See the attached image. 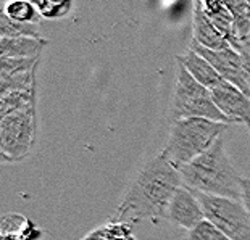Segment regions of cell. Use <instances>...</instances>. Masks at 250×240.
<instances>
[{"label": "cell", "mask_w": 250, "mask_h": 240, "mask_svg": "<svg viewBox=\"0 0 250 240\" xmlns=\"http://www.w3.org/2000/svg\"><path fill=\"white\" fill-rule=\"evenodd\" d=\"M186 240H231L225 232H221L213 222L204 220L197 224L194 229H190L186 236Z\"/></svg>", "instance_id": "cell-20"}, {"label": "cell", "mask_w": 250, "mask_h": 240, "mask_svg": "<svg viewBox=\"0 0 250 240\" xmlns=\"http://www.w3.org/2000/svg\"><path fill=\"white\" fill-rule=\"evenodd\" d=\"M39 10L41 17L47 20H58L71 12L73 0H29Z\"/></svg>", "instance_id": "cell-19"}, {"label": "cell", "mask_w": 250, "mask_h": 240, "mask_svg": "<svg viewBox=\"0 0 250 240\" xmlns=\"http://www.w3.org/2000/svg\"><path fill=\"white\" fill-rule=\"evenodd\" d=\"M176 61L183 63V66L190 73V76H192L195 81H199L202 86H205L207 89H213L221 81H225V79L218 74L216 69L211 66L204 57L199 55V53L192 49H189L186 53H183V55H178Z\"/></svg>", "instance_id": "cell-12"}, {"label": "cell", "mask_w": 250, "mask_h": 240, "mask_svg": "<svg viewBox=\"0 0 250 240\" xmlns=\"http://www.w3.org/2000/svg\"><path fill=\"white\" fill-rule=\"evenodd\" d=\"M37 143V103L0 120V153L7 163L26 160Z\"/></svg>", "instance_id": "cell-5"}, {"label": "cell", "mask_w": 250, "mask_h": 240, "mask_svg": "<svg viewBox=\"0 0 250 240\" xmlns=\"http://www.w3.org/2000/svg\"><path fill=\"white\" fill-rule=\"evenodd\" d=\"M231 124L207 118H184L171 122L160 155L178 169L207 152Z\"/></svg>", "instance_id": "cell-3"}, {"label": "cell", "mask_w": 250, "mask_h": 240, "mask_svg": "<svg viewBox=\"0 0 250 240\" xmlns=\"http://www.w3.org/2000/svg\"><path fill=\"white\" fill-rule=\"evenodd\" d=\"M242 53V65H244V76H246V81L249 84V89H250V55L247 53Z\"/></svg>", "instance_id": "cell-23"}, {"label": "cell", "mask_w": 250, "mask_h": 240, "mask_svg": "<svg viewBox=\"0 0 250 240\" xmlns=\"http://www.w3.org/2000/svg\"><path fill=\"white\" fill-rule=\"evenodd\" d=\"M192 40L211 50H225L231 47L229 42L226 40V37L220 33V29H218L216 26L211 23V20L205 15L202 7H194Z\"/></svg>", "instance_id": "cell-11"}, {"label": "cell", "mask_w": 250, "mask_h": 240, "mask_svg": "<svg viewBox=\"0 0 250 240\" xmlns=\"http://www.w3.org/2000/svg\"><path fill=\"white\" fill-rule=\"evenodd\" d=\"M249 132H250V129H249Z\"/></svg>", "instance_id": "cell-26"}, {"label": "cell", "mask_w": 250, "mask_h": 240, "mask_svg": "<svg viewBox=\"0 0 250 240\" xmlns=\"http://www.w3.org/2000/svg\"><path fill=\"white\" fill-rule=\"evenodd\" d=\"M189 49L195 50L199 55H202L207 61L213 66L218 74L225 79V81L237 86L242 92H246L250 97V89L249 84L246 81V76H244V65H242V53L232 49H225V50H211L207 49V47L197 44L195 40L190 42Z\"/></svg>", "instance_id": "cell-8"}, {"label": "cell", "mask_w": 250, "mask_h": 240, "mask_svg": "<svg viewBox=\"0 0 250 240\" xmlns=\"http://www.w3.org/2000/svg\"><path fill=\"white\" fill-rule=\"evenodd\" d=\"M184 118H207L231 124L215 105L210 89L195 81L183 63L176 61V86L169 108V121L174 122Z\"/></svg>", "instance_id": "cell-4"}, {"label": "cell", "mask_w": 250, "mask_h": 240, "mask_svg": "<svg viewBox=\"0 0 250 240\" xmlns=\"http://www.w3.org/2000/svg\"><path fill=\"white\" fill-rule=\"evenodd\" d=\"M81 240H108V234H107V227L100 226L97 229H94V231H90L87 236H84Z\"/></svg>", "instance_id": "cell-22"}, {"label": "cell", "mask_w": 250, "mask_h": 240, "mask_svg": "<svg viewBox=\"0 0 250 240\" xmlns=\"http://www.w3.org/2000/svg\"><path fill=\"white\" fill-rule=\"evenodd\" d=\"M241 52H244V53H247V55H250V36L247 37L246 40L242 42V45H241Z\"/></svg>", "instance_id": "cell-24"}, {"label": "cell", "mask_w": 250, "mask_h": 240, "mask_svg": "<svg viewBox=\"0 0 250 240\" xmlns=\"http://www.w3.org/2000/svg\"><path fill=\"white\" fill-rule=\"evenodd\" d=\"M165 220L188 232L204 221L205 211L202 208L200 200L197 199L195 192L189 189L188 185H181L169 201Z\"/></svg>", "instance_id": "cell-10"}, {"label": "cell", "mask_w": 250, "mask_h": 240, "mask_svg": "<svg viewBox=\"0 0 250 240\" xmlns=\"http://www.w3.org/2000/svg\"><path fill=\"white\" fill-rule=\"evenodd\" d=\"M41 57L33 58H2L0 57V95L24 90H37V73Z\"/></svg>", "instance_id": "cell-7"}, {"label": "cell", "mask_w": 250, "mask_h": 240, "mask_svg": "<svg viewBox=\"0 0 250 240\" xmlns=\"http://www.w3.org/2000/svg\"><path fill=\"white\" fill-rule=\"evenodd\" d=\"M2 240H37L41 232L29 220L20 215L3 216Z\"/></svg>", "instance_id": "cell-14"}, {"label": "cell", "mask_w": 250, "mask_h": 240, "mask_svg": "<svg viewBox=\"0 0 250 240\" xmlns=\"http://www.w3.org/2000/svg\"><path fill=\"white\" fill-rule=\"evenodd\" d=\"M194 192L205 211V220L213 222L231 240H250V216L241 200Z\"/></svg>", "instance_id": "cell-6"}, {"label": "cell", "mask_w": 250, "mask_h": 240, "mask_svg": "<svg viewBox=\"0 0 250 240\" xmlns=\"http://www.w3.org/2000/svg\"><path fill=\"white\" fill-rule=\"evenodd\" d=\"M0 37H34L41 39V31L37 23H20L2 12L0 15Z\"/></svg>", "instance_id": "cell-17"}, {"label": "cell", "mask_w": 250, "mask_h": 240, "mask_svg": "<svg viewBox=\"0 0 250 240\" xmlns=\"http://www.w3.org/2000/svg\"><path fill=\"white\" fill-rule=\"evenodd\" d=\"M225 7L229 10L231 17L236 26V33L239 40L242 42L250 36V7L246 0H223ZM241 52V50H239Z\"/></svg>", "instance_id": "cell-16"}, {"label": "cell", "mask_w": 250, "mask_h": 240, "mask_svg": "<svg viewBox=\"0 0 250 240\" xmlns=\"http://www.w3.org/2000/svg\"><path fill=\"white\" fill-rule=\"evenodd\" d=\"M200 3V0H194V5H199Z\"/></svg>", "instance_id": "cell-25"}, {"label": "cell", "mask_w": 250, "mask_h": 240, "mask_svg": "<svg viewBox=\"0 0 250 240\" xmlns=\"http://www.w3.org/2000/svg\"><path fill=\"white\" fill-rule=\"evenodd\" d=\"M218 110L229 120L231 124H246L250 127V97L228 81H221L210 89Z\"/></svg>", "instance_id": "cell-9"}, {"label": "cell", "mask_w": 250, "mask_h": 240, "mask_svg": "<svg viewBox=\"0 0 250 240\" xmlns=\"http://www.w3.org/2000/svg\"><path fill=\"white\" fill-rule=\"evenodd\" d=\"M37 103V90L24 92V90H13V92L0 95V116H8L17 111H21L28 106Z\"/></svg>", "instance_id": "cell-15"}, {"label": "cell", "mask_w": 250, "mask_h": 240, "mask_svg": "<svg viewBox=\"0 0 250 240\" xmlns=\"http://www.w3.org/2000/svg\"><path fill=\"white\" fill-rule=\"evenodd\" d=\"M241 201L250 216V178H242L241 180Z\"/></svg>", "instance_id": "cell-21"}, {"label": "cell", "mask_w": 250, "mask_h": 240, "mask_svg": "<svg viewBox=\"0 0 250 240\" xmlns=\"http://www.w3.org/2000/svg\"><path fill=\"white\" fill-rule=\"evenodd\" d=\"M2 12L20 23H37L39 21V10H37L29 0H7L3 3Z\"/></svg>", "instance_id": "cell-18"}, {"label": "cell", "mask_w": 250, "mask_h": 240, "mask_svg": "<svg viewBox=\"0 0 250 240\" xmlns=\"http://www.w3.org/2000/svg\"><path fill=\"white\" fill-rule=\"evenodd\" d=\"M249 129H250V127H249Z\"/></svg>", "instance_id": "cell-27"}, {"label": "cell", "mask_w": 250, "mask_h": 240, "mask_svg": "<svg viewBox=\"0 0 250 240\" xmlns=\"http://www.w3.org/2000/svg\"><path fill=\"white\" fill-rule=\"evenodd\" d=\"M49 40L41 37H0V57L2 58H33L41 57Z\"/></svg>", "instance_id": "cell-13"}, {"label": "cell", "mask_w": 250, "mask_h": 240, "mask_svg": "<svg viewBox=\"0 0 250 240\" xmlns=\"http://www.w3.org/2000/svg\"><path fill=\"white\" fill-rule=\"evenodd\" d=\"M181 185L183 178L179 169L158 155L137 174L136 180L116 208L113 220L136 224L167 218L169 201Z\"/></svg>", "instance_id": "cell-1"}, {"label": "cell", "mask_w": 250, "mask_h": 240, "mask_svg": "<svg viewBox=\"0 0 250 240\" xmlns=\"http://www.w3.org/2000/svg\"><path fill=\"white\" fill-rule=\"evenodd\" d=\"M183 184L207 195L241 200V180L220 137L208 150L179 168Z\"/></svg>", "instance_id": "cell-2"}]
</instances>
